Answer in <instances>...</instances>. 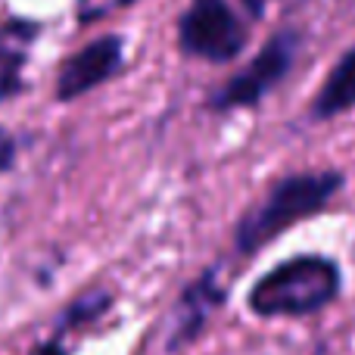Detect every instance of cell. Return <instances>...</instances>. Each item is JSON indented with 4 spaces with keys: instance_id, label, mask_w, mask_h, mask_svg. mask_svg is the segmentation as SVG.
<instances>
[{
    "instance_id": "8",
    "label": "cell",
    "mask_w": 355,
    "mask_h": 355,
    "mask_svg": "<svg viewBox=\"0 0 355 355\" xmlns=\"http://www.w3.org/2000/svg\"><path fill=\"white\" fill-rule=\"evenodd\" d=\"M116 306V293L110 287H94V290H85L78 293L69 306H62L60 318L53 324V337H69V334H78V331H87L94 327L97 321H103L106 315L112 312Z\"/></svg>"
},
{
    "instance_id": "4",
    "label": "cell",
    "mask_w": 355,
    "mask_h": 355,
    "mask_svg": "<svg viewBox=\"0 0 355 355\" xmlns=\"http://www.w3.org/2000/svg\"><path fill=\"white\" fill-rule=\"evenodd\" d=\"M252 22L234 0H190L178 16V50L184 60L227 66L243 56Z\"/></svg>"
},
{
    "instance_id": "1",
    "label": "cell",
    "mask_w": 355,
    "mask_h": 355,
    "mask_svg": "<svg viewBox=\"0 0 355 355\" xmlns=\"http://www.w3.org/2000/svg\"><path fill=\"white\" fill-rule=\"evenodd\" d=\"M343 168H300V172L275 178L262 200L234 221V252L240 259H252L287 231H293L296 225L324 215L327 206L343 193Z\"/></svg>"
},
{
    "instance_id": "2",
    "label": "cell",
    "mask_w": 355,
    "mask_h": 355,
    "mask_svg": "<svg viewBox=\"0 0 355 355\" xmlns=\"http://www.w3.org/2000/svg\"><path fill=\"white\" fill-rule=\"evenodd\" d=\"M343 265L327 252H293L246 287L243 306L259 321L315 318L343 300Z\"/></svg>"
},
{
    "instance_id": "7",
    "label": "cell",
    "mask_w": 355,
    "mask_h": 355,
    "mask_svg": "<svg viewBox=\"0 0 355 355\" xmlns=\"http://www.w3.org/2000/svg\"><path fill=\"white\" fill-rule=\"evenodd\" d=\"M355 110V44L346 47L324 75L321 87L309 100V122H334Z\"/></svg>"
},
{
    "instance_id": "9",
    "label": "cell",
    "mask_w": 355,
    "mask_h": 355,
    "mask_svg": "<svg viewBox=\"0 0 355 355\" xmlns=\"http://www.w3.org/2000/svg\"><path fill=\"white\" fill-rule=\"evenodd\" d=\"M19 137L12 135L10 128H3L0 125V175H6V172H12L16 168V159H19Z\"/></svg>"
},
{
    "instance_id": "12",
    "label": "cell",
    "mask_w": 355,
    "mask_h": 355,
    "mask_svg": "<svg viewBox=\"0 0 355 355\" xmlns=\"http://www.w3.org/2000/svg\"><path fill=\"white\" fill-rule=\"evenodd\" d=\"M271 0H237V6L243 10V16L250 19V22H259V19H265V10H268Z\"/></svg>"
},
{
    "instance_id": "3",
    "label": "cell",
    "mask_w": 355,
    "mask_h": 355,
    "mask_svg": "<svg viewBox=\"0 0 355 355\" xmlns=\"http://www.w3.org/2000/svg\"><path fill=\"white\" fill-rule=\"evenodd\" d=\"M302 44H306L302 28H293V25L277 28L243 69H237L231 78H225L218 87L209 91V97L202 100V110L215 112V116L259 110L293 75Z\"/></svg>"
},
{
    "instance_id": "5",
    "label": "cell",
    "mask_w": 355,
    "mask_h": 355,
    "mask_svg": "<svg viewBox=\"0 0 355 355\" xmlns=\"http://www.w3.org/2000/svg\"><path fill=\"white\" fill-rule=\"evenodd\" d=\"M227 302V287L221 284V262H212L181 287L178 293L172 315H168V327H166V343L162 352L178 355L196 343L206 334L209 321L225 309Z\"/></svg>"
},
{
    "instance_id": "6",
    "label": "cell",
    "mask_w": 355,
    "mask_h": 355,
    "mask_svg": "<svg viewBox=\"0 0 355 355\" xmlns=\"http://www.w3.org/2000/svg\"><path fill=\"white\" fill-rule=\"evenodd\" d=\"M122 69H125V37L116 35V31L94 37V41H87L85 47H78L60 62L53 81L56 103H75V100L87 97L91 91L119 78Z\"/></svg>"
},
{
    "instance_id": "10",
    "label": "cell",
    "mask_w": 355,
    "mask_h": 355,
    "mask_svg": "<svg viewBox=\"0 0 355 355\" xmlns=\"http://www.w3.org/2000/svg\"><path fill=\"white\" fill-rule=\"evenodd\" d=\"M25 91V78L22 75H0V103L19 97Z\"/></svg>"
},
{
    "instance_id": "11",
    "label": "cell",
    "mask_w": 355,
    "mask_h": 355,
    "mask_svg": "<svg viewBox=\"0 0 355 355\" xmlns=\"http://www.w3.org/2000/svg\"><path fill=\"white\" fill-rule=\"evenodd\" d=\"M28 355H72V352L62 343V337H50V340H44V343H37Z\"/></svg>"
}]
</instances>
